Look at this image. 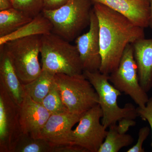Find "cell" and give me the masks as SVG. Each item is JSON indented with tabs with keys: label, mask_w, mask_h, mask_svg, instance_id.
<instances>
[{
	"label": "cell",
	"mask_w": 152,
	"mask_h": 152,
	"mask_svg": "<svg viewBox=\"0 0 152 152\" xmlns=\"http://www.w3.org/2000/svg\"><path fill=\"white\" fill-rule=\"evenodd\" d=\"M93 10L99 23L102 56L99 72L109 75L118 66L128 44L145 38V28L103 4H94Z\"/></svg>",
	"instance_id": "6da1fadb"
},
{
	"label": "cell",
	"mask_w": 152,
	"mask_h": 152,
	"mask_svg": "<svg viewBox=\"0 0 152 152\" xmlns=\"http://www.w3.org/2000/svg\"><path fill=\"white\" fill-rule=\"evenodd\" d=\"M42 69L70 76L83 73V69L75 45L53 33L42 36Z\"/></svg>",
	"instance_id": "7a4b0ae2"
},
{
	"label": "cell",
	"mask_w": 152,
	"mask_h": 152,
	"mask_svg": "<svg viewBox=\"0 0 152 152\" xmlns=\"http://www.w3.org/2000/svg\"><path fill=\"white\" fill-rule=\"evenodd\" d=\"M93 8L91 0H70L59 8L42 13L51 23L52 32L71 42L89 26Z\"/></svg>",
	"instance_id": "3957f363"
},
{
	"label": "cell",
	"mask_w": 152,
	"mask_h": 152,
	"mask_svg": "<svg viewBox=\"0 0 152 152\" xmlns=\"http://www.w3.org/2000/svg\"><path fill=\"white\" fill-rule=\"evenodd\" d=\"M83 74L97 93L99 104L103 113L102 123L106 129L124 118L134 120L139 116L137 109L132 104H126L123 108L118 106V98L121 92L110 83L109 75L99 71H83Z\"/></svg>",
	"instance_id": "277c9868"
},
{
	"label": "cell",
	"mask_w": 152,
	"mask_h": 152,
	"mask_svg": "<svg viewBox=\"0 0 152 152\" xmlns=\"http://www.w3.org/2000/svg\"><path fill=\"white\" fill-rule=\"evenodd\" d=\"M41 43L42 36L35 35L9 41L3 45L23 84L32 81L42 72L39 60Z\"/></svg>",
	"instance_id": "5b68a950"
},
{
	"label": "cell",
	"mask_w": 152,
	"mask_h": 152,
	"mask_svg": "<svg viewBox=\"0 0 152 152\" xmlns=\"http://www.w3.org/2000/svg\"><path fill=\"white\" fill-rule=\"evenodd\" d=\"M55 79L70 113L83 114L99 104L97 93L83 74L73 76L56 74Z\"/></svg>",
	"instance_id": "8992f818"
},
{
	"label": "cell",
	"mask_w": 152,
	"mask_h": 152,
	"mask_svg": "<svg viewBox=\"0 0 152 152\" xmlns=\"http://www.w3.org/2000/svg\"><path fill=\"white\" fill-rule=\"evenodd\" d=\"M109 80L120 91L129 96L138 107L145 106L149 98L140 83L132 44L126 47L118 66L109 75Z\"/></svg>",
	"instance_id": "52a82bcc"
},
{
	"label": "cell",
	"mask_w": 152,
	"mask_h": 152,
	"mask_svg": "<svg viewBox=\"0 0 152 152\" xmlns=\"http://www.w3.org/2000/svg\"><path fill=\"white\" fill-rule=\"evenodd\" d=\"M102 117L99 104L84 113L77 126L72 131L70 144L81 147L86 152H98L107 133L100 122Z\"/></svg>",
	"instance_id": "ba28073f"
},
{
	"label": "cell",
	"mask_w": 152,
	"mask_h": 152,
	"mask_svg": "<svg viewBox=\"0 0 152 152\" xmlns=\"http://www.w3.org/2000/svg\"><path fill=\"white\" fill-rule=\"evenodd\" d=\"M22 134L20 105L0 83V152H12Z\"/></svg>",
	"instance_id": "9c48e42d"
},
{
	"label": "cell",
	"mask_w": 152,
	"mask_h": 152,
	"mask_svg": "<svg viewBox=\"0 0 152 152\" xmlns=\"http://www.w3.org/2000/svg\"><path fill=\"white\" fill-rule=\"evenodd\" d=\"M89 29L75 39L83 71H99L102 56L99 36V23L94 10L91 12Z\"/></svg>",
	"instance_id": "30bf717a"
},
{
	"label": "cell",
	"mask_w": 152,
	"mask_h": 152,
	"mask_svg": "<svg viewBox=\"0 0 152 152\" xmlns=\"http://www.w3.org/2000/svg\"><path fill=\"white\" fill-rule=\"evenodd\" d=\"M83 114L68 112L51 115L39 138L45 139L55 147L70 144L72 129Z\"/></svg>",
	"instance_id": "8fae6325"
},
{
	"label": "cell",
	"mask_w": 152,
	"mask_h": 152,
	"mask_svg": "<svg viewBox=\"0 0 152 152\" xmlns=\"http://www.w3.org/2000/svg\"><path fill=\"white\" fill-rule=\"evenodd\" d=\"M51 115L42 104L34 101L26 94L20 105V121L23 134L39 138Z\"/></svg>",
	"instance_id": "7c38bea8"
},
{
	"label": "cell",
	"mask_w": 152,
	"mask_h": 152,
	"mask_svg": "<svg viewBox=\"0 0 152 152\" xmlns=\"http://www.w3.org/2000/svg\"><path fill=\"white\" fill-rule=\"evenodd\" d=\"M93 5L103 4L126 17L134 24L144 28L149 27V0H91Z\"/></svg>",
	"instance_id": "4fadbf2b"
},
{
	"label": "cell",
	"mask_w": 152,
	"mask_h": 152,
	"mask_svg": "<svg viewBox=\"0 0 152 152\" xmlns=\"http://www.w3.org/2000/svg\"><path fill=\"white\" fill-rule=\"evenodd\" d=\"M0 83L4 86L13 100L20 105L26 93L10 57L3 45H0Z\"/></svg>",
	"instance_id": "5bb4252c"
},
{
	"label": "cell",
	"mask_w": 152,
	"mask_h": 152,
	"mask_svg": "<svg viewBox=\"0 0 152 152\" xmlns=\"http://www.w3.org/2000/svg\"><path fill=\"white\" fill-rule=\"evenodd\" d=\"M132 44L140 83L147 93L152 88V38H143Z\"/></svg>",
	"instance_id": "9a60e30c"
},
{
	"label": "cell",
	"mask_w": 152,
	"mask_h": 152,
	"mask_svg": "<svg viewBox=\"0 0 152 152\" xmlns=\"http://www.w3.org/2000/svg\"><path fill=\"white\" fill-rule=\"evenodd\" d=\"M52 30L51 23L42 12L16 31L0 37V45H3L9 41L20 38L47 34L51 33Z\"/></svg>",
	"instance_id": "2e32d148"
},
{
	"label": "cell",
	"mask_w": 152,
	"mask_h": 152,
	"mask_svg": "<svg viewBox=\"0 0 152 152\" xmlns=\"http://www.w3.org/2000/svg\"><path fill=\"white\" fill-rule=\"evenodd\" d=\"M55 75V74L42 70L37 78L28 83L23 84L25 93L34 101L42 103L54 84Z\"/></svg>",
	"instance_id": "e0dca14e"
},
{
	"label": "cell",
	"mask_w": 152,
	"mask_h": 152,
	"mask_svg": "<svg viewBox=\"0 0 152 152\" xmlns=\"http://www.w3.org/2000/svg\"><path fill=\"white\" fill-rule=\"evenodd\" d=\"M32 19L13 7L0 11V37L16 31Z\"/></svg>",
	"instance_id": "ac0fdd59"
},
{
	"label": "cell",
	"mask_w": 152,
	"mask_h": 152,
	"mask_svg": "<svg viewBox=\"0 0 152 152\" xmlns=\"http://www.w3.org/2000/svg\"><path fill=\"white\" fill-rule=\"evenodd\" d=\"M116 125L115 124L109 127L104 140L98 152H118L133 143V137L129 134L119 132Z\"/></svg>",
	"instance_id": "d6986e66"
},
{
	"label": "cell",
	"mask_w": 152,
	"mask_h": 152,
	"mask_svg": "<svg viewBox=\"0 0 152 152\" xmlns=\"http://www.w3.org/2000/svg\"><path fill=\"white\" fill-rule=\"evenodd\" d=\"M55 147L48 141L22 134L12 152H54Z\"/></svg>",
	"instance_id": "ffe728a7"
},
{
	"label": "cell",
	"mask_w": 152,
	"mask_h": 152,
	"mask_svg": "<svg viewBox=\"0 0 152 152\" xmlns=\"http://www.w3.org/2000/svg\"><path fill=\"white\" fill-rule=\"evenodd\" d=\"M41 104L51 115L64 114L69 112L63 102L56 82Z\"/></svg>",
	"instance_id": "44dd1931"
},
{
	"label": "cell",
	"mask_w": 152,
	"mask_h": 152,
	"mask_svg": "<svg viewBox=\"0 0 152 152\" xmlns=\"http://www.w3.org/2000/svg\"><path fill=\"white\" fill-rule=\"evenodd\" d=\"M14 8L34 18L44 10V0H11Z\"/></svg>",
	"instance_id": "7402d4cb"
},
{
	"label": "cell",
	"mask_w": 152,
	"mask_h": 152,
	"mask_svg": "<svg viewBox=\"0 0 152 152\" xmlns=\"http://www.w3.org/2000/svg\"><path fill=\"white\" fill-rule=\"evenodd\" d=\"M150 129L148 126L141 128L138 133V138L137 143L127 151V152H145L143 144L149 135Z\"/></svg>",
	"instance_id": "603a6c76"
},
{
	"label": "cell",
	"mask_w": 152,
	"mask_h": 152,
	"mask_svg": "<svg viewBox=\"0 0 152 152\" xmlns=\"http://www.w3.org/2000/svg\"><path fill=\"white\" fill-rule=\"evenodd\" d=\"M137 112L139 116L144 120L147 121L151 126L152 132V142L151 146L152 151V96L149 99L145 106L143 108L138 107Z\"/></svg>",
	"instance_id": "cb8c5ba5"
},
{
	"label": "cell",
	"mask_w": 152,
	"mask_h": 152,
	"mask_svg": "<svg viewBox=\"0 0 152 152\" xmlns=\"http://www.w3.org/2000/svg\"><path fill=\"white\" fill-rule=\"evenodd\" d=\"M136 122L134 119L124 118L118 121V124L116 125L118 132L121 134H126L130 128L136 125Z\"/></svg>",
	"instance_id": "d4e9b609"
},
{
	"label": "cell",
	"mask_w": 152,
	"mask_h": 152,
	"mask_svg": "<svg viewBox=\"0 0 152 152\" xmlns=\"http://www.w3.org/2000/svg\"><path fill=\"white\" fill-rule=\"evenodd\" d=\"M70 0H44V10H53L64 5Z\"/></svg>",
	"instance_id": "484cf974"
},
{
	"label": "cell",
	"mask_w": 152,
	"mask_h": 152,
	"mask_svg": "<svg viewBox=\"0 0 152 152\" xmlns=\"http://www.w3.org/2000/svg\"><path fill=\"white\" fill-rule=\"evenodd\" d=\"M54 152H86L83 148L75 145H69L55 147Z\"/></svg>",
	"instance_id": "4316f807"
},
{
	"label": "cell",
	"mask_w": 152,
	"mask_h": 152,
	"mask_svg": "<svg viewBox=\"0 0 152 152\" xmlns=\"http://www.w3.org/2000/svg\"><path fill=\"white\" fill-rule=\"evenodd\" d=\"M13 7L11 0H0V11L6 10Z\"/></svg>",
	"instance_id": "83f0119b"
},
{
	"label": "cell",
	"mask_w": 152,
	"mask_h": 152,
	"mask_svg": "<svg viewBox=\"0 0 152 152\" xmlns=\"http://www.w3.org/2000/svg\"><path fill=\"white\" fill-rule=\"evenodd\" d=\"M150 4V14L149 27L152 29V0H149Z\"/></svg>",
	"instance_id": "f1b7e54d"
}]
</instances>
